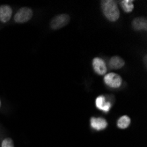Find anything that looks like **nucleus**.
Here are the masks:
<instances>
[{"label":"nucleus","mask_w":147,"mask_h":147,"mask_svg":"<svg viewBox=\"0 0 147 147\" xmlns=\"http://www.w3.org/2000/svg\"><path fill=\"white\" fill-rule=\"evenodd\" d=\"M100 5L104 16L109 21L115 22L120 17V11L115 1L113 0H102Z\"/></svg>","instance_id":"f257e3e1"},{"label":"nucleus","mask_w":147,"mask_h":147,"mask_svg":"<svg viewBox=\"0 0 147 147\" xmlns=\"http://www.w3.org/2000/svg\"><path fill=\"white\" fill-rule=\"evenodd\" d=\"M70 16L68 14H59L53 18L50 21V28L53 30L60 29L63 26H67L70 22Z\"/></svg>","instance_id":"f03ea898"},{"label":"nucleus","mask_w":147,"mask_h":147,"mask_svg":"<svg viewBox=\"0 0 147 147\" xmlns=\"http://www.w3.org/2000/svg\"><path fill=\"white\" fill-rule=\"evenodd\" d=\"M104 82L107 86H109L111 88H118L122 86L123 79L121 76L118 75L117 73L110 72L107 73L104 76Z\"/></svg>","instance_id":"7ed1b4c3"},{"label":"nucleus","mask_w":147,"mask_h":147,"mask_svg":"<svg viewBox=\"0 0 147 147\" xmlns=\"http://www.w3.org/2000/svg\"><path fill=\"white\" fill-rule=\"evenodd\" d=\"M33 16V11L28 7H22L20 8L14 17V21L16 23H25L31 20Z\"/></svg>","instance_id":"20e7f679"},{"label":"nucleus","mask_w":147,"mask_h":147,"mask_svg":"<svg viewBox=\"0 0 147 147\" xmlns=\"http://www.w3.org/2000/svg\"><path fill=\"white\" fill-rule=\"evenodd\" d=\"M92 67L98 75H106L108 71L105 61L100 57H95L92 60Z\"/></svg>","instance_id":"39448f33"},{"label":"nucleus","mask_w":147,"mask_h":147,"mask_svg":"<svg viewBox=\"0 0 147 147\" xmlns=\"http://www.w3.org/2000/svg\"><path fill=\"white\" fill-rule=\"evenodd\" d=\"M132 28L137 31L147 29V20L144 17H138L132 20Z\"/></svg>","instance_id":"423d86ee"},{"label":"nucleus","mask_w":147,"mask_h":147,"mask_svg":"<svg viewBox=\"0 0 147 147\" xmlns=\"http://www.w3.org/2000/svg\"><path fill=\"white\" fill-rule=\"evenodd\" d=\"M12 14V10L9 5L0 6V21L6 23L11 20Z\"/></svg>","instance_id":"0eeeda50"},{"label":"nucleus","mask_w":147,"mask_h":147,"mask_svg":"<svg viewBox=\"0 0 147 147\" xmlns=\"http://www.w3.org/2000/svg\"><path fill=\"white\" fill-rule=\"evenodd\" d=\"M90 121H91V126L96 130H102L108 127V122L103 118L92 117Z\"/></svg>","instance_id":"6e6552de"},{"label":"nucleus","mask_w":147,"mask_h":147,"mask_svg":"<svg viewBox=\"0 0 147 147\" xmlns=\"http://www.w3.org/2000/svg\"><path fill=\"white\" fill-rule=\"evenodd\" d=\"M95 104H96V107L99 109H100L102 111H105V112H109V109H110V107H111L110 102H109L108 100H107L106 97L103 96V95H100V96L97 97Z\"/></svg>","instance_id":"1a4fd4ad"},{"label":"nucleus","mask_w":147,"mask_h":147,"mask_svg":"<svg viewBox=\"0 0 147 147\" xmlns=\"http://www.w3.org/2000/svg\"><path fill=\"white\" fill-rule=\"evenodd\" d=\"M124 60L118 56H115L109 60V68L112 70H119L124 66Z\"/></svg>","instance_id":"9d476101"},{"label":"nucleus","mask_w":147,"mask_h":147,"mask_svg":"<svg viewBox=\"0 0 147 147\" xmlns=\"http://www.w3.org/2000/svg\"><path fill=\"white\" fill-rule=\"evenodd\" d=\"M130 124V118L128 115H123L121 118H119L117 121V126L120 129H126Z\"/></svg>","instance_id":"9b49d317"},{"label":"nucleus","mask_w":147,"mask_h":147,"mask_svg":"<svg viewBox=\"0 0 147 147\" xmlns=\"http://www.w3.org/2000/svg\"><path fill=\"white\" fill-rule=\"evenodd\" d=\"M120 4H121V6L125 12H131L134 9L133 0H122Z\"/></svg>","instance_id":"f8f14e48"},{"label":"nucleus","mask_w":147,"mask_h":147,"mask_svg":"<svg viewBox=\"0 0 147 147\" xmlns=\"http://www.w3.org/2000/svg\"><path fill=\"white\" fill-rule=\"evenodd\" d=\"M2 147H14V144H13V141L11 138H7L3 140Z\"/></svg>","instance_id":"ddd939ff"},{"label":"nucleus","mask_w":147,"mask_h":147,"mask_svg":"<svg viewBox=\"0 0 147 147\" xmlns=\"http://www.w3.org/2000/svg\"><path fill=\"white\" fill-rule=\"evenodd\" d=\"M0 107H1V100H0Z\"/></svg>","instance_id":"4468645a"}]
</instances>
